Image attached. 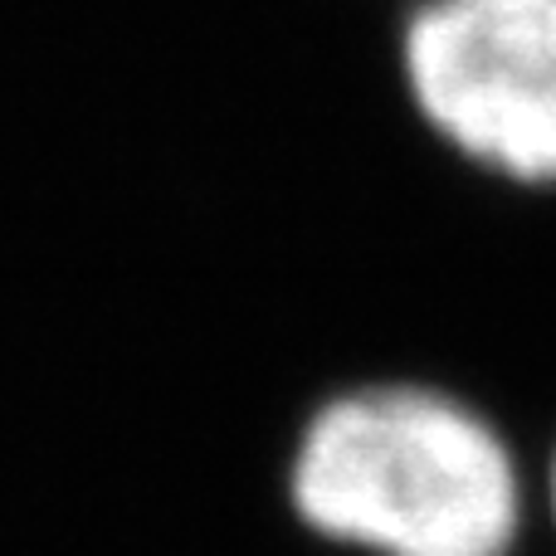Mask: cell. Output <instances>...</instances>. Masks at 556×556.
<instances>
[{
    "instance_id": "6da1fadb",
    "label": "cell",
    "mask_w": 556,
    "mask_h": 556,
    "mask_svg": "<svg viewBox=\"0 0 556 556\" xmlns=\"http://www.w3.org/2000/svg\"><path fill=\"white\" fill-rule=\"evenodd\" d=\"M288 498L317 538L366 556H513L522 532L508 440L430 386H362L317 405Z\"/></svg>"
},
{
    "instance_id": "7a4b0ae2",
    "label": "cell",
    "mask_w": 556,
    "mask_h": 556,
    "mask_svg": "<svg viewBox=\"0 0 556 556\" xmlns=\"http://www.w3.org/2000/svg\"><path fill=\"white\" fill-rule=\"evenodd\" d=\"M401 74L464 162L556 186V0H420L401 25Z\"/></svg>"
},
{
    "instance_id": "3957f363",
    "label": "cell",
    "mask_w": 556,
    "mask_h": 556,
    "mask_svg": "<svg viewBox=\"0 0 556 556\" xmlns=\"http://www.w3.org/2000/svg\"><path fill=\"white\" fill-rule=\"evenodd\" d=\"M547 508H552V522H556V450H552V464H547Z\"/></svg>"
}]
</instances>
